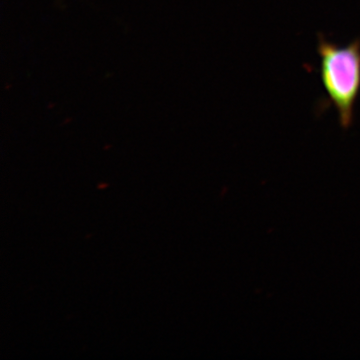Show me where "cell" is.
<instances>
[{
	"mask_svg": "<svg viewBox=\"0 0 360 360\" xmlns=\"http://www.w3.org/2000/svg\"><path fill=\"white\" fill-rule=\"evenodd\" d=\"M317 52L322 85L335 106L341 127L348 129L354 122L360 92V39L340 46L321 37Z\"/></svg>",
	"mask_w": 360,
	"mask_h": 360,
	"instance_id": "obj_1",
	"label": "cell"
}]
</instances>
